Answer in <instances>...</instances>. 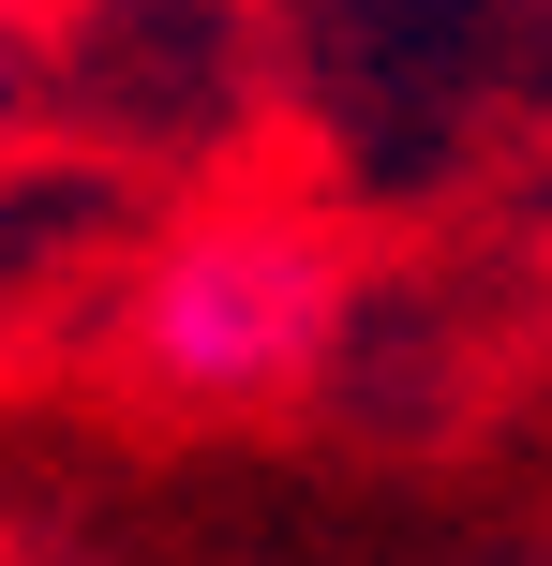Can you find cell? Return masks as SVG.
<instances>
[{"instance_id": "cell-2", "label": "cell", "mask_w": 552, "mask_h": 566, "mask_svg": "<svg viewBox=\"0 0 552 566\" xmlns=\"http://www.w3.org/2000/svg\"><path fill=\"white\" fill-rule=\"evenodd\" d=\"M0 15H30V0H0Z\"/></svg>"}, {"instance_id": "cell-1", "label": "cell", "mask_w": 552, "mask_h": 566, "mask_svg": "<svg viewBox=\"0 0 552 566\" xmlns=\"http://www.w3.org/2000/svg\"><path fill=\"white\" fill-rule=\"evenodd\" d=\"M329 254L269 209H225V224H179L165 254L135 269V358L165 373L179 402H269L314 373L329 343Z\"/></svg>"}]
</instances>
